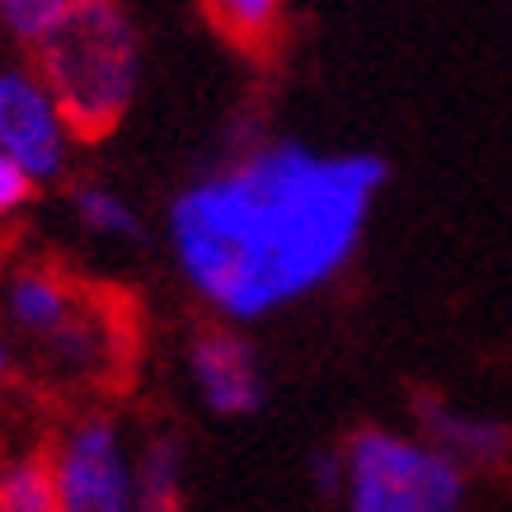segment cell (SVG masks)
<instances>
[{
	"instance_id": "17",
	"label": "cell",
	"mask_w": 512,
	"mask_h": 512,
	"mask_svg": "<svg viewBox=\"0 0 512 512\" xmlns=\"http://www.w3.org/2000/svg\"><path fill=\"white\" fill-rule=\"evenodd\" d=\"M10 381V348H5V339H0V386Z\"/></svg>"
},
{
	"instance_id": "13",
	"label": "cell",
	"mask_w": 512,
	"mask_h": 512,
	"mask_svg": "<svg viewBox=\"0 0 512 512\" xmlns=\"http://www.w3.org/2000/svg\"><path fill=\"white\" fill-rule=\"evenodd\" d=\"M0 512H57L52 451H24L0 466Z\"/></svg>"
},
{
	"instance_id": "6",
	"label": "cell",
	"mask_w": 512,
	"mask_h": 512,
	"mask_svg": "<svg viewBox=\"0 0 512 512\" xmlns=\"http://www.w3.org/2000/svg\"><path fill=\"white\" fill-rule=\"evenodd\" d=\"M188 376L217 419H254L264 409V357L235 325H207L188 339Z\"/></svg>"
},
{
	"instance_id": "10",
	"label": "cell",
	"mask_w": 512,
	"mask_h": 512,
	"mask_svg": "<svg viewBox=\"0 0 512 512\" xmlns=\"http://www.w3.org/2000/svg\"><path fill=\"white\" fill-rule=\"evenodd\" d=\"M47 357L52 367L66 376H94V372H113V357H118V325L104 320L90 301L80 296L76 311L66 315L62 325L47 334Z\"/></svg>"
},
{
	"instance_id": "7",
	"label": "cell",
	"mask_w": 512,
	"mask_h": 512,
	"mask_svg": "<svg viewBox=\"0 0 512 512\" xmlns=\"http://www.w3.org/2000/svg\"><path fill=\"white\" fill-rule=\"evenodd\" d=\"M414 419H419V437H428L437 451H447L456 466L466 470H508L512 466V423L494 419V414H470L461 404H451L437 390H414Z\"/></svg>"
},
{
	"instance_id": "5",
	"label": "cell",
	"mask_w": 512,
	"mask_h": 512,
	"mask_svg": "<svg viewBox=\"0 0 512 512\" xmlns=\"http://www.w3.org/2000/svg\"><path fill=\"white\" fill-rule=\"evenodd\" d=\"M0 156H10L33 184H57L71 160V127L38 71L0 66Z\"/></svg>"
},
{
	"instance_id": "16",
	"label": "cell",
	"mask_w": 512,
	"mask_h": 512,
	"mask_svg": "<svg viewBox=\"0 0 512 512\" xmlns=\"http://www.w3.org/2000/svg\"><path fill=\"white\" fill-rule=\"evenodd\" d=\"M306 470H311V484L320 498L343 494V451L339 447H320L311 461H306Z\"/></svg>"
},
{
	"instance_id": "15",
	"label": "cell",
	"mask_w": 512,
	"mask_h": 512,
	"mask_svg": "<svg viewBox=\"0 0 512 512\" xmlns=\"http://www.w3.org/2000/svg\"><path fill=\"white\" fill-rule=\"evenodd\" d=\"M33 193H38V184H33L10 156H0V226L10 217H19V212L33 202Z\"/></svg>"
},
{
	"instance_id": "9",
	"label": "cell",
	"mask_w": 512,
	"mask_h": 512,
	"mask_svg": "<svg viewBox=\"0 0 512 512\" xmlns=\"http://www.w3.org/2000/svg\"><path fill=\"white\" fill-rule=\"evenodd\" d=\"M188 447L184 433L156 428L132 461V512H188Z\"/></svg>"
},
{
	"instance_id": "8",
	"label": "cell",
	"mask_w": 512,
	"mask_h": 512,
	"mask_svg": "<svg viewBox=\"0 0 512 512\" xmlns=\"http://www.w3.org/2000/svg\"><path fill=\"white\" fill-rule=\"evenodd\" d=\"M76 301H80V287L66 278L62 268L24 264L5 278V315L24 334H33V339H47L66 315L76 311Z\"/></svg>"
},
{
	"instance_id": "11",
	"label": "cell",
	"mask_w": 512,
	"mask_h": 512,
	"mask_svg": "<svg viewBox=\"0 0 512 512\" xmlns=\"http://www.w3.org/2000/svg\"><path fill=\"white\" fill-rule=\"evenodd\" d=\"M198 10L231 47L249 52V57H264L278 43L287 0H198Z\"/></svg>"
},
{
	"instance_id": "2",
	"label": "cell",
	"mask_w": 512,
	"mask_h": 512,
	"mask_svg": "<svg viewBox=\"0 0 512 512\" xmlns=\"http://www.w3.org/2000/svg\"><path fill=\"white\" fill-rule=\"evenodd\" d=\"M38 80L57 99L71 137L118 132L141 85V33L123 0H76L62 29L38 47Z\"/></svg>"
},
{
	"instance_id": "12",
	"label": "cell",
	"mask_w": 512,
	"mask_h": 512,
	"mask_svg": "<svg viewBox=\"0 0 512 512\" xmlns=\"http://www.w3.org/2000/svg\"><path fill=\"white\" fill-rule=\"evenodd\" d=\"M71 212H76V221L85 226L90 235H99V240H127V245H137L141 235H146V221H141V212L132 207V202L118 193V188L109 184H94V179H85V184L71 188Z\"/></svg>"
},
{
	"instance_id": "4",
	"label": "cell",
	"mask_w": 512,
	"mask_h": 512,
	"mask_svg": "<svg viewBox=\"0 0 512 512\" xmlns=\"http://www.w3.org/2000/svg\"><path fill=\"white\" fill-rule=\"evenodd\" d=\"M57 512H132V456L109 414L66 428L52 451Z\"/></svg>"
},
{
	"instance_id": "3",
	"label": "cell",
	"mask_w": 512,
	"mask_h": 512,
	"mask_svg": "<svg viewBox=\"0 0 512 512\" xmlns=\"http://www.w3.org/2000/svg\"><path fill=\"white\" fill-rule=\"evenodd\" d=\"M339 451L348 512H466L470 475L428 437L362 423Z\"/></svg>"
},
{
	"instance_id": "1",
	"label": "cell",
	"mask_w": 512,
	"mask_h": 512,
	"mask_svg": "<svg viewBox=\"0 0 512 512\" xmlns=\"http://www.w3.org/2000/svg\"><path fill=\"white\" fill-rule=\"evenodd\" d=\"M390 165L296 137L240 141L170 198L174 268L221 325H259L348 273Z\"/></svg>"
},
{
	"instance_id": "14",
	"label": "cell",
	"mask_w": 512,
	"mask_h": 512,
	"mask_svg": "<svg viewBox=\"0 0 512 512\" xmlns=\"http://www.w3.org/2000/svg\"><path fill=\"white\" fill-rule=\"evenodd\" d=\"M71 10H76V0H0V24L15 43L38 52L71 19Z\"/></svg>"
}]
</instances>
